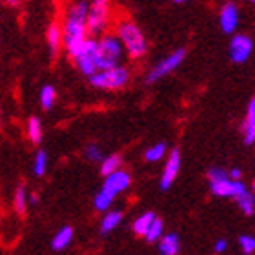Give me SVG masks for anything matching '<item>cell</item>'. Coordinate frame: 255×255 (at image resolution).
<instances>
[{
  "instance_id": "23",
  "label": "cell",
  "mask_w": 255,
  "mask_h": 255,
  "mask_svg": "<svg viewBox=\"0 0 255 255\" xmlns=\"http://www.w3.org/2000/svg\"><path fill=\"white\" fill-rule=\"evenodd\" d=\"M164 155H166V144L157 142V144H153V146H149V148L146 149L144 157H146L148 162H157V160H160Z\"/></svg>"
},
{
  "instance_id": "21",
  "label": "cell",
  "mask_w": 255,
  "mask_h": 255,
  "mask_svg": "<svg viewBox=\"0 0 255 255\" xmlns=\"http://www.w3.org/2000/svg\"><path fill=\"white\" fill-rule=\"evenodd\" d=\"M27 137L33 144H38L42 140V126L37 117H29L27 121Z\"/></svg>"
},
{
  "instance_id": "27",
  "label": "cell",
  "mask_w": 255,
  "mask_h": 255,
  "mask_svg": "<svg viewBox=\"0 0 255 255\" xmlns=\"http://www.w3.org/2000/svg\"><path fill=\"white\" fill-rule=\"evenodd\" d=\"M162 237H164V223L157 217V221L151 224L149 232L146 234V241H148V243H155V241H160Z\"/></svg>"
},
{
  "instance_id": "22",
  "label": "cell",
  "mask_w": 255,
  "mask_h": 255,
  "mask_svg": "<svg viewBox=\"0 0 255 255\" xmlns=\"http://www.w3.org/2000/svg\"><path fill=\"white\" fill-rule=\"evenodd\" d=\"M38 99H40V106H42V110H51L55 104V99H57V93H55L53 86H49V84L44 86L42 90H40Z\"/></svg>"
},
{
  "instance_id": "6",
  "label": "cell",
  "mask_w": 255,
  "mask_h": 255,
  "mask_svg": "<svg viewBox=\"0 0 255 255\" xmlns=\"http://www.w3.org/2000/svg\"><path fill=\"white\" fill-rule=\"evenodd\" d=\"M75 66L79 68L80 73H84L90 79L99 71V40L88 38L80 55L75 59Z\"/></svg>"
},
{
  "instance_id": "25",
  "label": "cell",
  "mask_w": 255,
  "mask_h": 255,
  "mask_svg": "<svg viewBox=\"0 0 255 255\" xmlns=\"http://www.w3.org/2000/svg\"><path fill=\"white\" fill-rule=\"evenodd\" d=\"M46 168H48V153L40 149V151H37L35 160H33V173L37 177H42L46 173Z\"/></svg>"
},
{
  "instance_id": "18",
  "label": "cell",
  "mask_w": 255,
  "mask_h": 255,
  "mask_svg": "<svg viewBox=\"0 0 255 255\" xmlns=\"http://www.w3.org/2000/svg\"><path fill=\"white\" fill-rule=\"evenodd\" d=\"M155 221H157V215H155L153 212H144L140 217L135 219V223H133V232L146 237V234L149 232V228H151V224H153Z\"/></svg>"
},
{
  "instance_id": "31",
  "label": "cell",
  "mask_w": 255,
  "mask_h": 255,
  "mask_svg": "<svg viewBox=\"0 0 255 255\" xmlns=\"http://www.w3.org/2000/svg\"><path fill=\"white\" fill-rule=\"evenodd\" d=\"M226 248H228L226 239H217L215 241V245H213V252H215V254H224Z\"/></svg>"
},
{
  "instance_id": "17",
  "label": "cell",
  "mask_w": 255,
  "mask_h": 255,
  "mask_svg": "<svg viewBox=\"0 0 255 255\" xmlns=\"http://www.w3.org/2000/svg\"><path fill=\"white\" fill-rule=\"evenodd\" d=\"M121 221H123V212H119V210H110L108 213H104L101 221V234L106 235L113 232L121 224Z\"/></svg>"
},
{
  "instance_id": "16",
  "label": "cell",
  "mask_w": 255,
  "mask_h": 255,
  "mask_svg": "<svg viewBox=\"0 0 255 255\" xmlns=\"http://www.w3.org/2000/svg\"><path fill=\"white\" fill-rule=\"evenodd\" d=\"M71 241H73V228L71 226H64V228H60L55 234L53 241H51V248L55 252H62L64 248H68L71 245Z\"/></svg>"
},
{
  "instance_id": "10",
  "label": "cell",
  "mask_w": 255,
  "mask_h": 255,
  "mask_svg": "<svg viewBox=\"0 0 255 255\" xmlns=\"http://www.w3.org/2000/svg\"><path fill=\"white\" fill-rule=\"evenodd\" d=\"M210 190L215 197H230V199H235L239 201L241 197L245 195L246 186L243 184V181H223V182H212L210 184Z\"/></svg>"
},
{
  "instance_id": "11",
  "label": "cell",
  "mask_w": 255,
  "mask_h": 255,
  "mask_svg": "<svg viewBox=\"0 0 255 255\" xmlns=\"http://www.w3.org/2000/svg\"><path fill=\"white\" fill-rule=\"evenodd\" d=\"M129 184H131V175H129L126 170H119L117 173H113V175L106 177V181H104V184H102L101 190L104 191V193H108L110 197H113V199H115L121 191L128 190V188H129Z\"/></svg>"
},
{
  "instance_id": "2",
  "label": "cell",
  "mask_w": 255,
  "mask_h": 255,
  "mask_svg": "<svg viewBox=\"0 0 255 255\" xmlns=\"http://www.w3.org/2000/svg\"><path fill=\"white\" fill-rule=\"evenodd\" d=\"M117 37L121 38L126 53L131 59H140L148 51V42L142 29L131 18H119L117 20Z\"/></svg>"
},
{
  "instance_id": "24",
  "label": "cell",
  "mask_w": 255,
  "mask_h": 255,
  "mask_svg": "<svg viewBox=\"0 0 255 255\" xmlns=\"http://www.w3.org/2000/svg\"><path fill=\"white\" fill-rule=\"evenodd\" d=\"M112 202H113V197H110L108 193H104L102 190H99V193H97L95 199H93V206H95L97 212L108 213V212H110Z\"/></svg>"
},
{
  "instance_id": "3",
  "label": "cell",
  "mask_w": 255,
  "mask_h": 255,
  "mask_svg": "<svg viewBox=\"0 0 255 255\" xmlns=\"http://www.w3.org/2000/svg\"><path fill=\"white\" fill-rule=\"evenodd\" d=\"M124 49L117 33H106L99 38V71L119 68L124 59Z\"/></svg>"
},
{
  "instance_id": "32",
  "label": "cell",
  "mask_w": 255,
  "mask_h": 255,
  "mask_svg": "<svg viewBox=\"0 0 255 255\" xmlns=\"http://www.w3.org/2000/svg\"><path fill=\"white\" fill-rule=\"evenodd\" d=\"M228 173H230V179H232V181H241V177H243V171H241L239 168H232Z\"/></svg>"
},
{
  "instance_id": "8",
  "label": "cell",
  "mask_w": 255,
  "mask_h": 255,
  "mask_svg": "<svg viewBox=\"0 0 255 255\" xmlns=\"http://www.w3.org/2000/svg\"><path fill=\"white\" fill-rule=\"evenodd\" d=\"M252 51H254V42L248 35H234L232 42H230V59L235 64H243L250 59Z\"/></svg>"
},
{
  "instance_id": "14",
  "label": "cell",
  "mask_w": 255,
  "mask_h": 255,
  "mask_svg": "<svg viewBox=\"0 0 255 255\" xmlns=\"http://www.w3.org/2000/svg\"><path fill=\"white\" fill-rule=\"evenodd\" d=\"M243 138H245V144L255 142V97L248 104V112L243 123Z\"/></svg>"
},
{
  "instance_id": "1",
  "label": "cell",
  "mask_w": 255,
  "mask_h": 255,
  "mask_svg": "<svg viewBox=\"0 0 255 255\" xmlns=\"http://www.w3.org/2000/svg\"><path fill=\"white\" fill-rule=\"evenodd\" d=\"M88 2H77L71 4L64 13V48L71 59H77L82 48L88 42V13H90Z\"/></svg>"
},
{
  "instance_id": "15",
  "label": "cell",
  "mask_w": 255,
  "mask_h": 255,
  "mask_svg": "<svg viewBox=\"0 0 255 255\" xmlns=\"http://www.w3.org/2000/svg\"><path fill=\"white\" fill-rule=\"evenodd\" d=\"M181 250V241L177 234H166L159 241V252L160 255H177Z\"/></svg>"
},
{
  "instance_id": "30",
  "label": "cell",
  "mask_w": 255,
  "mask_h": 255,
  "mask_svg": "<svg viewBox=\"0 0 255 255\" xmlns=\"http://www.w3.org/2000/svg\"><path fill=\"white\" fill-rule=\"evenodd\" d=\"M239 245H241V250L245 252L246 255L255 254V237L254 235H241Z\"/></svg>"
},
{
  "instance_id": "29",
  "label": "cell",
  "mask_w": 255,
  "mask_h": 255,
  "mask_svg": "<svg viewBox=\"0 0 255 255\" xmlns=\"http://www.w3.org/2000/svg\"><path fill=\"white\" fill-rule=\"evenodd\" d=\"M208 181L210 184L212 182H223V181H230V173L223 168H212L208 171Z\"/></svg>"
},
{
  "instance_id": "12",
  "label": "cell",
  "mask_w": 255,
  "mask_h": 255,
  "mask_svg": "<svg viewBox=\"0 0 255 255\" xmlns=\"http://www.w3.org/2000/svg\"><path fill=\"white\" fill-rule=\"evenodd\" d=\"M219 24H221V29L224 33H235L237 26H239V9H237V5L228 2V4H224L219 11Z\"/></svg>"
},
{
  "instance_id": "7",
  "label": "cell",
  "mask_w": 255,
  "mask_h": 255,
  "mask_svg": "<svg viewBox=\"0 0 255 255\" xmlns=\"http://www.w3.org/2000/svg\"><path fill=\"white\" fill-rule=\"evenodd\" d=\"M184 57H186V49H184V48L175 49L173 53L168 55L166 59L159 60V62L153 66V68L149 69L148 77H146V82H148V84H151V82H157L159 79H162L164 75L171 73L173 69L181 66L182 60H184Z\"/></svg>"
},
{
  "instance_id": "5",
  "label": "cell",
  "mask_w": 255,
  "mask_h": 255,
  "mask_svg": "<svg viewBox=\"0 0 255 255\" xmlns=\"http://www.w3.org/2000/svg\"><path fill=\"white\" fill-rule=\"evenodd\" d=\"M110 24H112V5L104 0H95L90 5V13H88V33L102 35Z\"/></svg>"
},
{
  "instance_id": "34",
  "label": "cell",
  "mask_w": 255,
  "mask_h": 255,
  "mask_svg": "<svg viewBox=\"0 0 255 255\" xmlns=\"http://www.w3.org/2000/svg\"><path fill=\"white\" fill-rule=\"evenodd\" d=\"M254 193H255V181H254Z\"/></svg>"
},
{
  "instance_id": "28",
  "label": "cell",
  "mask_w": 255,
  "mask_h": 255,
  "mask_svg": "<svg viewBox=\"0 0 255 255\" xmlns=\"http://www.w3.org/2000/svg\"><path fill=\"white\" fill-rule=\"evenodd\" d=\"M84 155L88 160H91V162H101V164H102V160L106 159L97 144H88V146L84 148Z\"/></svg>"
},
{
  "instance_id": "9",
  "label": "cell",
  "mask_w": 255,
  "mask_h": 255,
  "mask_svg": "<svg viewBox=\"0 0 255 255\" xmlns=\"http://www.w3.org/2000/svg\"><path fill=\"white\" fill-rule=\"evenodd\" d=\"M179 170H181V151L173 148L168 155V159H166V166L162 170V175H160V188L162 190H168L175 182Z\"/></svg>"
},
{
  "instance_id": "20",
  "label": "cell",
  "mask_w": 255,
  "mask_h": 255,
  "mask_svg": "<svg viewBox=\"0 0 255 255\" xmlns=\"http://www.w3.org/2000/svg\"><path fill=\"white\" fill-rule=\"evenodd\" d=\"M27 201H29V195H27L26 188L18 186L15 190V197H13V206H15V210H16L18 215H24V213H26Z\"/></svg>"
},
{
  "instance_id": "13",
  "label": "cell",
  "mask_w": 255,
  "mask_h": 255,
  "mask_svg": "<svg viewBox=\"0 0 255 255\" xmlns=\"http://www.w3.org/2000/svg\"><path fill=\"white\" fill-rule=\"evenodd\" d=\"M46 40H48V46H49V49H51V53L57 55V51L62 48V44H64V29L59 20H53L48 26Z\"/></svg>"
},
{
  "instance_id": "26",
  "label": "cell",
  "mask_w": 255,
  "mask_h": 255,
  "mask_svg": "<svg viewBox=\"0 0 255 255\" xmlns=\"http://www.w3.org/2000/svg\"><path fill=\"white\" fill-rule=\"evenodd\" d=\"M237 204H239V208L243 210V213H245V215H254V212H255V195H254V193H250V191H246L245 195L237 201Z\"/></svg>"
},
{
  "instance_id": "33",
  "label": "cell",
  "mask_w": 255,
  "mask_h": 255,
  "mask_svg": "<svg viewBox=\"0 0 255 255\" xmlns=\"http://www.w3.org/2000/svg\"><path fill=\"white\" fill-rule=\"evenodd\" d=\"M29 202H31V204H37V202H38L37 193H31V195H29Z\"/></svg>"
},
{
  "instance_id": "19",
  "label": "cell",
  "mask_w": 255,
  "mask_h": 255,
  "mask_svg": "<svg viewBox=\"0 0 255 255\" xmlns=\"http://www.w3.org/2000/svg\"><path fill=\"white\" fill-rule=\"evenodd\" d=\"M121 166H123L121 155L112 153V155H108L106 159L102 160V164H101V173H102L104 177H110V175H113V173H117L119 170H123Z\"/></svg>"
},
{
  "instance_id": "4",
  "label": "cell",
  "mask_w": 255,
  "mask_h": 255,
  "mask_svg": "<svg viewBox=\"0 0 255 255\" xmlns=\"http://www.w3.org/2000/svg\"><path fill=\"white\" fill-rule=\"evenodd\" d=\"M129 80V71L124 66L106 69V71H97L90 79V84L101 90H121Z\"/></svg>"
}]
</instances>
